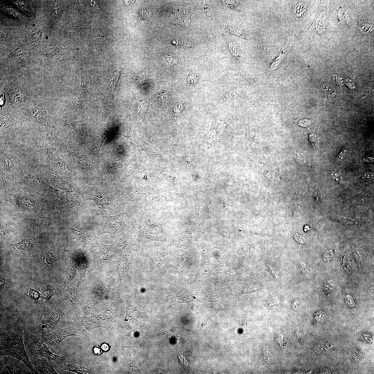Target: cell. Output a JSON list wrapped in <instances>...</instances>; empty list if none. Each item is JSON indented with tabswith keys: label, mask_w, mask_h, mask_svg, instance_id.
I'll return each mask as SVG.
<instances>
[{
	"label": "cell",
	"mask_w": 374,
	"mask_h": 374,
	"mask_svg": "<svg viewBox=\"0 0 374 374\" xmlns=\"http://www.w3.org/2000/svg\"><path fill=\"white\" fill-rule=\"evenodd\" d=\"M228 46L232 55L235 57L238 58L240 55V50L236 44L230 42L228 43Z\"/></svg>",
	"instance_id": "d4e9b609"
},
{
	"label": "cell",
	"mask_w": 374,
	"mask_h": 374,
	"mask_svg": "<svg viewBox=\"0 0 374 374\" xmlns=\"http://www.w3.org/2000/svg\"><path fill=\"white\" fill-rule=\"evenodd\" d=\"M177 45L180 47H183V48H191L195 46V44L193 42L188 41L186 40H182L177 42L176 43Z\"/></svg>",
	"instance_id": "f546056e"
},
{
	"label": "cell",
	"mask_w": 374,
	"mask_h": 374,
	"mask_svg": "<svg viewBox=\"0 0 374 374\" xmlns=\"http://www.w3.org/2000/svg\"><path fill=\"white\" fill-rule=\"evenodd\" d=\"M292 41L291 42L290 39H289L287 41L284 47L282 49L281 52L279 53V55L278 57L276 58L275 60L273 61L271 67V70H276L279 67V64L281 61L286 51L288 50V48H289L291 46Z\"/></svg>",
	"instance_id": "4fadbf2b"
},
{
	"label": "cell",
	"mask_w": 374,
	"mask_h": 374,
	"mask_svg": "<svg viewBox=\"0 0 374 374\" xmlns=\"http://www.w3.org/2000/svg\"><path fill=\"white\" fill-rule=\"evenodd\" d=\"M187 80L188 82L191 84L196 83L197 81V78L196 76H191L188 78Z\"/></svg>",
	"instance_id": "ab89813d"
},
{
	"label": "cell",
	"mask_w": 374,
	"mask_h": 374,
	"mask_svg": "<svg viewBox=\"0 0 374 374\" xmlns=\"http://www.w3.org/2000/svg\"><path fill=\"white\" fill-rule=\"evenodd\" d=\"M316 138V135L313 134H310L309 136L310 141L311 142H312L315 143L317 142Z\"/></svg>",
	"instance_id": "7bdbcfd3"
},
{
	"label": "cell",
	"mask_w": 374,
	"mask_h": 374,
	"mask_svg": "<svg viewBox=\"0 0 374 374\" xmlns=\"http://www.w3.org/2000/svg\"><path fill=\"white\" fill-rule=\"evenodd\" d=\"M310 228H309L308 226H306L305 227H304V230L305 231H310Z\"/></svg>",
	"instance_id": "c3c4849f"
},
{
	"label": "cell",
	"mask_w": 374,
	"mask_h": 374,
	"mask_svg": "<svg viewBox=\"0 0 374 374\" xmlns=\"http://www.w3.org/2000/svg\"><path fill=\"white\" fill-rule=\"evenodd\" d=\"M373 180V174L371 172H367L362 176L361 182L363 184H369L372 183Z\"/></svg>",
	"instance_id": "484cf974"
},
{
	"label": "cell",
	"mask_w": 374,
	"mask_h": 374,
	"mask_svg": "<svg viewBox=\"0 0 374 374\" xmlns=\"http://www.w3.org/2000/svg\"><path fill=\"white\" fill-rule=\"evenodd\" d=\"M55 292L54 288L51 286H48L46 289L42 291L41 294V297L43 298L46 301L48 300L55 294Z\"/></svg>",
	"instance_id": "44dd1931"
},
{
	"label": "cell",
	"mask_w": 374,
	"mask_h": 374,
	"mask_svg": "<svg viewBox=\"0 0 374 374\" xmlns=\"http://www.w3.org/2000/svg\"><path fill=\"white\" fill-rule=\"evenodd\" d=\"M63 314L61 310L56 308L50 310L46 313L42 322L39 326V333L41 334H45L54 328Z\"/></svg>",
	"instance_id": "8992f818"
},
{
	"label": "cell",
	"mask_w": 374,
	"mask_h": 374,
	"mask_svg": "<svg viewBox=\"0 0 374 374\" xmlns=\"http://www.w3.org/2000/svg\"><path fill=\"white\" fill-rule=\"evenodd\" d=\"M174 23L180 25L181 26L188 27L190 24V19L188 17H180L176 19L174 21Z\"/></svg>",
	"instance_id": "cb8c5ba5"
},
{
	"label": "cell",
	"mask_w": 374,
	"mask_h": 374,
	"mask_svg": "<svg viewBox=\"0 0 374 374\" xmlns=\"http://www.w3.org/2000/svg\"><path fill=\"white\" fill-rule=\"evenodd\" d=\"M134 80L135 82L138 86H140L143 84L144 81V77L143 74L140 73L134 76Z\"/></svg>",
	"instance_id": "4dcf8cb0"
},
{
	"label": "cell",
	"mask_w": 374,
	"mask_h": 374,
	"mask_svg": "<svg viewBox=\"0 0 374 374\" xmlns=\"http://www.w3.org/2000/svg\"><path fill=\"white\" fill-rule=\"evenodd\" d=\"M226 30L227 32L234 34L236 36L240 37L241 38L246 39V34L242 30L238 29L234 27L228 26L226 28Z\"/></svg>",
	"instance_id": "ffe728a7"
},
{
	"label": "cell",
	"mask_w": 374,
	"mask_h": 374,
	"mask_svg": "<svg viewBox=\"0 0 374 374\" xmlns=\"http://www.w3.org/2000/svg\"><path fill=\"white\" fill-rule=\"evenodd\" d=\"M183 105L181 103H178L174 107V117H175L180 113L181 110L183 109Z\"/></svg>",
	"instance_id": "d6a6232c"
},
{
	"label": "cell",
	"mask_w": 374,
	"mask_h": 374,
	"mask_svg": "<svg viewBox=\"0 0 374 374\" xmlns=\"http://www.w3.org/2000/svg\"><path fill=\"white\" fill-rule=\"evenodd\" d=\"M340 221L342 224L345 225H353L356 224V222L352 220L346 218L340 219Z\"/></svg>",
	"instance_id": "8d00e7d4"
},
{
	"label": "cell",
	"mask_w": 374,
	"mask_h": 374,
	"mask_svg": "<svg viewBox=\"0 0 374 374\" xmlns=\"http://www.w3.org/2000/svg\"><path fill=\"white\" fill-rule=\"evenodd\" d=\"M24 336L25 343L28 352L33 357H45L50 362L55 363L57 366L65 360L63 357L50 352L44 342L45 341L40 338L27 333L24 334Z\"/></svg>",
	"instance_id": "7a4b0ae2"
},
{
	"label": "cell",
	"mask_w": 374,
	"mask_h": 374,
	"mask_svg": "<svg viewBox=\"0 0 374 374\" xmlns=\"http://www.w3.org/2000/svg\"><path fill=\"white\" fill-rule=\"evenodd\" d=\"M21 174L22 176L29 183L34 187L39 188L46 187V184L40 179L31 175L23 171L20 168Z\"/></svg>",
	"instance_id": "7c38bea8"
},
{
	"label": "cell",
	"mask_w": 374,
	"mask_h": 374,
	"mask_svg": "<svg viewBox=\"0 0 374 374\" xmlns=\"http://www.w3.org/2000/svg\"><path fill=\"white\" fill-rule=\"evenodd\" d=\"M42 239V235H39L35 238L22 240L20 242L12 244V246L15 250L26 251L38 245L41 241Z\"/></svg>",
	"instance_id": "52a82bcc"
},
{
	"label": "cell",
	"mask_w": 374,
	"mask_h": 374,
	"mask_svg": "<svg viewBox=\"0 0 374 374\" xmlns=\"http://www.w3.org/2000/svg\"><path fill=\"white\" fill-rule=\"evenodd\" d=\"M346 298V302L348 305L350 307H354L355 304L352 298L348 295H347Z\"/></svg>",
	"instance_id": "74e56055"
},
{
	"label": "cell",
	"mask_w": 374,
	"mask_h": 374,
	"mask_svg": "<svg viewBox=\"0 0 374 374\" xmlns=\"http://www.w3.org/2000/svg\"><path fill=\"white\" fill-rule=\"evenodd\" d=\"M1 164L6 171H13L15 168V164L9 157L4 153L1 154Z\"/></svg>",
	"instance_id": "5bb4252c"
},
{
	"label": "cell",
	"mask_w": 374,
	"mask_h": 374,
	"mask_svg": "<svg viewBox=\"0 0 374 374\" xmlns=\"http://www.w3.org/2000/svg\"><path fill=\"white\" fill-rule=\"evenodd\" d=\"M333 257V254L332 251L329 250L326 251L324 254V257L326 259H331Z\"/></svg>",
	"instance_id": "f35d334b"
},
{
	"label": "cell",
	"mask_w": 374,
	"mask_h": 374,
	"mask_svg": "<svg viewBox=\"0 0 374 374\" xmlns=\"http://www.w3.org/2000/svg\"><path fill=\"white\" fill-rule=\"evenodd\" d=\"M46 160L49 165H55L56 162L57 158L55 153L54 150L46 146L44 148Z\"/></svg>",
	"instance_id": "2e32d148"
},
{
	"label": "cell",
	"mask_w": 374,
	"mask_h": 374,
	"mask_svg": "<svg viewBox=\"0 0 374 374\" xmlns=\"http://www.w3.org/2000/svg\"><path fill=\"white\" fill-rule=\"evenodd\" d=\"M31 119L35 123L49 130L52 123V119L43 106L35 104L29 109Z\"/></svg>",
	"instance_id": "5b68a950"
},
{
	"label": "cell",
	"mask_w": 374,
	"mask_h": 374,
	"mask_svg": "<svg viewBox=\"0 0 374 374\" xmlns=\"http://www.w3.org/2000/svg\"><path fill=\"white\" fill-rule=\"evenodd\" d=\"M367 158H366H366H365V161H367H367L368 162L369 161V162H373V158H372V157H369V156H367Z\"/></svg>",
	"instance_id": "7dc6e473"
},
{
	"label": "cell",
	"mask_w": 374,
	"mask_h": 374,
	"mask_svg": "<svg viewBox=\"0 0 374 374\" xmlns=\"http://www.w3.org/2000/svg\"><path fill=\"white\" fill-rule=\"evenodd\" d=\"M5 90L7 101L10 104L18 106L24 101L23 91L16 77H12L10 78L8 85L6 86Z\"/></svg>",
	"instance_id": "277c9868"
},
{
	"label": "cell",
	"mask_w": 374,
	"mask_h": 374,
	"mask_svg": "<svg viewBox=\"0 0 374 374\" xmlns=\"http://www.w3.org/2000/svg\"><path fill=\"white\" fill-rule=\"evenodd\" d=\"M92 36L94 41L99 44L106 43L108 39L107 34L100 30L94 31L92 33Z\"/></svg>",
	"instance_id": "9a60e30c"
},
{
	"label": "cell",
	"mask_w": 374,
	"mask_h": 374,
	"mask_svg": "<svg viewBox=\"0 0 374 374\" xmlns=\"http://www.w3.org/2000/svg\"><path fill=\"white\" fill-rule=\"evenodd\" d=\"M61 255V250L58 245L53 246L47 253L45 257V262L50 268L54 267L57 263Z\"/></svg>",
	"instance_id": "9c48e42d"
},
{
	"label": "cell",
	"mask_w": 374,
	"mask_h": 374,
	"mask_svg": "<svg viewBox=\"0 0 374 374\" xmlns=\"http://www.w3.org/2000/svg\"><path fill=\"white\" fill-rule=\"evenodd\" d=\"M163 62L169 66L175 65L178 62V59L174 56L166 55L163 58Z\"/></svg>",
	"instance_id": "603a6c76"
},
{
	"label": "cell",
	"mask_w": 374,
	"mask_h": 374,
	"mask_svg": "<svg viewBox=\"0 0 374 374\" xmlns=\"http://www.w3.org/2000/svg\"><path fill=\"white\" fill-rule=\"evenodd\" d=\"M41 225L43 226H48L51 224V221L50 219L46 217H43L40 219V221Z\"/></svg>",
	"instance_id": "e575fe53"
},
{
	"label": "cell",
	"mask_w": 374,
	"mask_h": 374,
	"mask_svg": "<svg viewBox=\"0 0 374 374\" xmlns=\"http://www.w3.org/2000/svg\"><path fill=\"white\" fill-rule=\"evenodd\" d=\"M166 95L167 94H162L160 95V96H161L159 97V100L160 101H161L160 102H161L162 103H163V101H166H166H167V99H165L166 98H168V97L166 96Z\"/></svg>",
	"instance_id": "b9f144b4"
},
{
	"label": "cell",
	"mask_w": 374,
	"mask_h": 374,
	"mask_svg": "<svg viewBox=\"0 0 374 374\" xmlns=\"http://www.w3.org/2000/svg\"><path fill=\"white\" fill-rule=\"evenodd\" d=\"M367 201V199L365 197H357L353 200L352 203L354 204H361Z\"/></svg>",
	"instance_id": "d590c367"
},
{
	"label": "cell",
	"mask_w": 374,
	"mask_h": 374,
	"mask_svg": "<svg viewBox=\"0 0 374 374\" xmlns=\"http://www.w3.org/2000/svg\"><path fill=\"white\" fill-rule=\"evenodd\" d=\"M83 95L82 93L77 94L75 98L70 104L65 106V110H70L77 107L82 102Z\"/></svg>",
	"instance_id": "e0dca14e"
},
{
	"label": "cell",
	"mask_w": 374,
	"mask_h": 374,
	"mask_svg": "<svg viewBox=\"0 0 374 374\" xmlns=\"http://www.w3.org/2000/svg\"><path fill=\"white\" fill-rule=\"evenodd\" d=\"M31 363L33 367L42 374H58L53 368L51 363L46 359H39Z\"/></svg>",
	"instance_id": "ba28073f"
},
{
	"label": "cell",
	"mask_w": 374,
	"mask_h": 374,
	"mask_svg": "<svg viewBox=\"0 0 374 374\" xmlns=\"http://www.w3.org/2000/svg\"><path fill=\"white\" fill-rule=\"evenodd\" d=\"M224 2V4L228 6L229 8L233 9H235L236 10L239 11L240 10L241 8L240 5H238V3L235 1H222Z\"/></svg>",
	"instance_id": "f1b7e54d"
},
{
	"label": "cell",
	"mask_w": 374,
	"mask_h": 374,
	"mask_svg": "<svg viewBox=\"0 0 374 374\" xmlns=\"http://www.w3.org/2000/svg\"><path fill=\"white\" fill-rule=\"evenodd\" d=\"M17 115L16 113L12 110H9L1 117V128L9 127L12 124L17 123Z\"/></svg>",
	"instance_id": "8fae6325"
},
{
	"label": "cell",
	"mask_w": 374,
	"mask_h": 374,
	"mask_svg": "<svg viewBox=\"0 0 374 374\" xmlns=\"http://www.w3.org/2000/svg\"><path fill=\"white\" fill-rule=\"evenodd\" d=\"M1 356H10L21 361L26 364L31 373H37L34 369L25 350L23 341V331L20 323L18 325L15 337L10 342H7L5 345H1Z\"/></svg>",
	"instance_id": "6da1fadb"
},
{
	"label": "cell",
	"mask_w": 374,
	"mask_h": 374,
	"mask_svg": "<svg viewBox=\"0 0 374 374\" xmlns=\"http://www.w3.org/2000/svg\"><path fill=\"white\" fill-rule=\"evenodd\" d=\"M126 1L125 2H126V4H130L131 3H133V2H135V1Z\"/></svg>",
	"instance_id": "681fc988"
},
{
	"label": "cell",
	"mask_w": 374,
	"mask_h": 374,
	"mask_svg": "<svg viewBox=\"0 0 374 374\" xmlns=\"http://www.w3.org/2000/svg\"><path fill=\"white\" fill-rule=\"evenodd\" d=\"M316 315V318L318 320H323L325 318V314H323V313L322 312L317 313Z\"/></svg>",
	"instance_id": "60d3db41"
},
{
	"label": "cell",
	"mask_w": 374,
	"mask_h": 374,
	"mask_svg": "<svg viewBox=\"0 0 374 374\" xmlns=\"http://www.w3.org/2000/svg\"><path fill=\"white\" fill-rule=\"evenodd\" d=\"M152 15V11L148 8L142 9L140 11L139 17L141 19L146 20L149 18Z\"/></svg>",
	"instance_id": "4316f807"
},
{
	"label": "cell",
	"mask_w": 374,
	"mask_h": 374,
	"mask_svg": "<svg viewBox=\"0 0 374 374\" xmlns=\"http://www.w3.org/2000/svg\"><path fill=\"white\" fill-rule=\"evenodd\" d=\"M101 348L104 351H106L109 350V346L106 343H104L102 345Z\"/></svg>",
	"instance_id": "bcb514c9"
},
{
	"label": "cell",
	"mask_w": 374,
	"mask_h": 374,
	"mask_svg": "<svg viewBox=\"0 0 374 374\" xmlns=\"http://www.w3.org/2000/svg\"><path fill=\"white\" fill-rule=\"evenodd\" d=\"M60 8L59 6L57 5H55L53 6L51 9V14L53 17H57L59 16V14L60 13Z\"/></svg>",
	"instance_id": "836d02e7"
},
{
	"label": "cell",
	"mask_w": 374,
	"mask_h": 374,
	"mask_svg": "<svg viewBox=\"0 0 374 374\" xmlns=\"http://www.w3.org/2000/svg\"><path fill=\"white\" fill-rule=\"evenodd\" d=\"M80 326L75 325L67 328L59 329L58 331L44 335L43 339L47 344L57 347L61 342L68 336L76 335L81 336V331Z\"/></svg>",
	"instance_id": "3957f363"
},
{
	"label": "cell",
	"mask_w": 374,
	"mask_h": 374,
	"mask_svg": "<svg viewBox=\"0 0 374 374\" xmlns=\"http://www.w3.org/2000/svg\"><path fill=\"white\" fill-rule=\"evenodd\" d=\"M1 291H4L9 290L14 286V283L11 279H6L1 277Z\"/></svg>",
	"instance_id": "d6986e66"
},
{
	"label": "cell",
	"mask_w": 374,
	"mask_h": 374,
	"mask_svg": "<svg viewBox=\"0 0 374 374\" xmlns=\"http://www.w3.org/2000/svg\"><path fill=\"white\" fill-rule=\"evenodd\" d=\"M29 294L30 297L34 300H38L41 296V294L38 291L31 288L29 289Z\"/></svg>",
	"instance_id": "1f68e13d"
},
{
	"label": "cell",
	"mask_w": 374,
	"mask_h": 374,
	"mask_svg": "<svg viewBox=\"0 0 374 374\" xmlns=\"http://www.w3.org/2000/svg\"><path fill=\"white\" fill-rule=\"evenodd\" d=\"M22 205L26 208H32L36 205V202L33 199L30 197H23L21 199Z\"/></svg>",
	"instance_id": "7402d4cb"
},
{
	"label": "cell",
	"mask_w": 374,
	"mask_h": 374,
	"mask_svg": "<svg viewBox=\"0 0 374 374\" xmlns=\"http://www.w3.org/2000/svg\"><path fill=\"white\" fill-rule=\"evenodd\" d=\"M359 31L363 34H370L373 31V27L372 24L361 21L359 26Z\"/></svg>",
	"instance_id": "ac0fdd59"
},
{
	"label": "cell",
	"mask_w": 374,
	"mask_h": 374,
	"mask_svg": "<svg viewBox=\"0 0 374 374\" xmlns=\"http://www.w3.org/2000/svg\"><path fill=\"white\" fill-rule=\"evenodd\" d=\"M77 31L72 27H67L65 28V33L68 37L73 38V37H77Z\"/></svg>",
	"instance_id": "83f0119b"
},
{
	"label": "cell",
	"mask_w": 374,
	"mask_h": 374,
	"mask_svg": "<svg viewBox=\"0 0 374 374\" xmlns=\"http://www.w3.org/2000/svg\"><path fill=\"white\" fill-rule=\"evenodd\" d=\"M5 367L11 374H29L28 372L24 369L21 365L19 361L12 359L11 358H5Z\"/></svg>",
	"instance_id": "30bf717a"
},
{
	"label": "cell",
	"mask_w": 374,
	"mask_h": 374,
	"mask_svg": "<svg viewBox=\"0 0 374 374\" xmlns=\"http://www.w3.org/2000/svg\"><path fill=\"white\" fill-rule=\"evenodd\" d=\"M332 285L331 283H330L328 282V284H325V290H331L332 289Z\"/></svg>",
	"instance_id": "f6af8a7d"
},
{
	"label": "cell",
	"mask_w": 374,
	"mask_h": 374,
	"mask_svg": "<svg viewBox=\"0 0 374 374\" xmlns=\"http://www.w3.org/2000/svg\"><path fill=\"white\" fill-rule=\"evenodd\" d=\"M94 352L96 354L100 355L101 354L102 352L101 349L98 347L96 346L94 349Z\"/></svg>",
	"instance_id": "ee69618b"
}]
</instances>
